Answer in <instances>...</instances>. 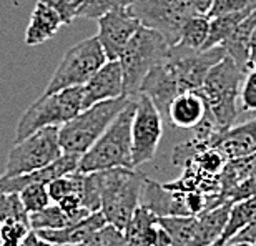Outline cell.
Masks as SVG:
<instances>
[{"label":"cell","instance_id":"cell-1","mask_svg":"<svg viewBox=\"0 0 256 246\" xmlns=\"http://www.w3.org/2000/svg\"><path fill=\"white\" fill-rule=\"evenodd\" d=\"M226 52L224 48L213 47L203 52H192L173 45L165 62L156 65L143 80L140 94L150 98L162 116H165L168 105L185 92L202 88L210 68L216 65Z\"/></svg>","mask_w":256,"mask_h":246},{"label":"cell","instance_id":"cell-2","mask_svg":"<svg viewBox=\"0 0 256 246\" xmlns=\"http://www.w3.org/2000/svg\"><path fill=\"white\" fill-rule=\"evenodd\" d=\"M135 100H130L124 110L110 123L105 133L88 152L80 156V173H94L112 168H133L132 162V122L135 114Z\"/></svg>","mask_w":256,"mask_h":246},{"label":"cell","instance_id":"cell-3","mask_svg":"<svg viewBox=\"0 0 256 246\" xmlns=\"http://www.w3.org/2000/svg\"><path fill=\"white\" fill-rule=\"evenodd\" d=\"M172 45L155 30L143 25L136 30L118 57L126 98L135 100L140 95L143 80L156 65L166 60Z\"/></svg>","mask_w":256,"mask_h":246},{"label":"cell","instance_id":"cell-4","mask_svg":"<svg viewBox=\"0 0 256 246\" xmlns=\"http://www.w3.org/2000/svg\"><path fill=\"white\" fill-rule=\"evenodd\" d=\"M246 72H243L232 57H224L210 68L202 85V94L208 104L210 114L216 120L222 130L233 126L238 116V100L242 95L243 80Z\"/></svg>","mask_w":256,"mask_h":246},{"label":"cell","instance_id":"cell-5","mask_svg":"<svg viewBox=\"0 0 256 246\" xmlns=\"http://www.w3.org/2000/svg\"><path fill=\"white\" fill-rule=\"evenodd\" d=\"M146 175L135 168H112L98 172L102 208L106 223L125 230L133 213L140 206L142 190Z\"/></svg>","mask_w":256,"mask_h":246},{"label":"cell","instance_id":"cell-6","mask_svg":"<svg viewBox=\"0 0 256 246\" xmlns=\"http://www.w3.org/2000/svg\"><path fill=\"white\" fill-rule=\"evenodd\" d=\"M130 100L132 98L122 96V98L100 102L82 110L75 118L60 126L58 138L62 152L76 156L88 152Z\"/></svg>","mask_w":256,"mask_h":246},{"label":"cell","instance_id":"cell-7","mask_svg":"<svg viewBox=\"0 0 256 246\" xmlns=\"http://www.w3.org/2000/svg\"><path fill=\"white\" fill-rule=\"evenodd\" d=\"M82 110H84L82 86L60 90L55 94H44L20 116L17 130H15V143L42 128L62 126L66 122L75 118Z\"/></svg>","mask_w":256,"mask_h":246},{"label":"cell","instance_id":"cell-8","mask_svg":"<svg viewBox=\"0 0 256 246\" xmlns=\"http://www.w3.org/2000/svg\"><path fill=\"white\" fill-rule=\"evenodd\" d=\"M105 62L106 55L96 35L82 40L65 52L44 94L84 86L95 75V72L104 66Z\"/></svg>","mask_w":256,"mask_h":246},{"label":"cell","instance_id":"cell-9","mask_svg":"<svg viewBox=\"0 0 256 246\" xmlns=\"http://www.w3.org/2000/svg\"><path fill=\"white\" fill-rule=\"evenodd\" d=\"M60 126H47L17 142L8 152L2 176L27 175L50 165L64 155L58 138Z\"/></svg>","mask_w":256,"mask_h":246},{"label":"cell","instance_id":"cell-10","mask_svg":"<svg viewBox=\"0 0 256 246\" xmlns=\"http://www.w3.org/2000/svg\"><path fill=\"white\" fill-rule=\"evenodd\" d=\"M128 12L143 27L160 34L172 47L180 40L186 20L194 15L185 0H138Z\"/></svg>","mask_w":256,"mask_h":246},{"label":"cell","instance_id":"cell-11","mask_svg":"<svg viewBox=\"0 0 256 246\" xmlns=\"http://www.w3.org/2000/svg\"><path fill=\"white\" fill-rule=\"evenodd\" d=\"M135 114L132 122V162L133 168L152 162L156 155L163 135V116L146 95L135 98Z\"/></svg>","mask_w":256,"mask_h":246},{"label":"cell","instance_id":"cell-12","mask_svg":"<svg viewBox=\"0 0 256 246\" xmlns=\"http://www.w3.org/2000/svg\"><path fill=\"white\" fill-rule=\"evenodd\" d=\"M98 34L96 38L104 48L106 60H118V57L130 42L142 24L126 8L112 10L96 18Z\"/></svg>","mask_w":256,"mask_h":246},{"label":"cell","instance_id":"cell-13","mask_svg":"<svg viewBox=\"0 0 256 246\" xmlns=\"http://www.w3.org/2000/svg\"><path fill=\"white\" fill-rule=\"evenodd\" d=\"M124 232L128 246H173L162 218L143 206L136 208Z\"/></svg>","mask_w":256,"mask_h":246},{"label":"cell","instance_id":"cell-14","mask_svg":"<svg viewBox=\"0 0 256 246\" xmlns=\"http://www.w3.org/2000/svg\"><path fill=\"white\" fill-rule=\"evenodd\" d=\"M84 88V110L100 102L125 96L124 74L118 60H106L104 66L82 86Z\"/></svg>","mask_w":256,"mask_h":246},{"label":"cell","instance_id":"cell-15","mask_svg":"<svg viewBox=\"0 0 256 246\" xmlns=\"http://www.w3.org/2000/svg\"><path fill=\"white\" fill-rule=\"evenodd\" d=\"M140 206L150 210L158 216H192L186 204V193L168 190L165 184L145 178Z\"/></svg>","mask_w":256,"mask_h":246},{"label":"cell","instance_id":"cell-16","mask_svg":"<svg viewBox=\"0 0 256 246\" xmlns=\"http://www.w3.org/2000/svg\"><path fill=\"white\" fill-rule=\"evenodd\" d=\"M78 162H80V156L64 153L58 160H55L54 163H50L47 166L40 168V170L27 173V175H18V176H10V178L0 175V188H2V192L5 193H20L27 184H32V183L48 184L50 182L57 180L60 176H65V175H68V173L76 172Z\"/></svg>","mask_w":256,"mask_h":246},{"label":"cell","instance_id":"cell-17","mask_svg":"<svg viewBox=\"0 0 256 246\" xmlns=\"http://www.w3.org/2000/svg\"><path fill=\"white\" fill-rule=\"evenodd\" d=\"M208 114V104L204 100L202 90H192L178 95L175 100L168 105L165 118L173 128L182 130H193L203 122Z\"/></svg>","mask_w":256,"mask_h":246},{"label":"cell","instance_id":"cell-18","mask_svg":"<svg viewBox=\"0 0 256 246\" xmlns=\"http://www.w3.org/2000/svg\"><path fill=\"white\" fill-rule=\"evenodd\" d=\"M213 148H216L226 162L256 153V116L223 132Z\"/></svg>","mask_w":256,"mask_h":246},{"label":"cell","instance_id":"cell-19","mask_svg":"<svg viewBox=\"0 0 256 246\" xmlns=\"http://www.w3.org/2000/svg\"><path fill=\"white\" fill-rule=\"evenodd\" d=\"M106 224V218L102 212H95L88 214L86 218L80 220L70 226L62 228V230H42L37 232L44 240H47L52 244H60V246H80L85 244L88 240L94 236L102 226Z\"/></svg>","mask_w":256,"mask_h":246},{"label":"cell","instance_id":"cell-20","mask_svg":"<svg viewBox=\"0 0 256 246\" xmlns=\"http://www.w3.org/2000/svg\"><path fill=\"white\" fill-rule=\"evenodd\" d=\"M62 25L64 22L60 15L44 0H38L32 10V15H30L27 30H25V45L34 47V45L47 42L58 32Z\"/></svg>","mask_w":256,"mask_h":246},{"label":"cell","instance_id":"cell-21","mask_svg":"<svg viewBox=\"0 0 256 246\" xmlns=\"http://www.w3.org/2000/svg\"><path fill=\"white\" fill-rule=\"evenodd\" d=\"M254 28H256V8L252 10V14L234 28V32L222 45L228 57H232L236 62L240 68L246 72V74L252 70V66H250V42H252V35L254 32Z\"/></svg>","mask_w":256,"mask_h":246},{"label":"cell","instance_id":"cell-22","mask_svg":"<svg viewBox=\"0 0 256 246\" xmlns=\"http://www.w3.org/2000/svg\"><path fill=\"white\" fill-rule=\"evenodd\" d=\"M256 173V153L246 156H240L234 160H228L224 165L222 175V194L226 200H232L233 192L244 180H248L250 176Z\"/></svg>","mask_w":256,"mask_h":246},{"label":"cell","instance_id":"cell-23","mask_svg":"<svg viewBox=\"0 0 256 246\" xmlns=\"http://www.w3.org/2000/svg\"><path fill=\"white\" fill-rule=\"evenodd\" d=\"M232 204H233V202L228 200V202L218 204V206L210 208L206 212L196 214L204 246H210L214 242H218V240H222L224 228H226L228 218H230Z\"/></svg>","mask_w":256,"mask_h":246},{"label":"cell","instance_id":"cell-24","mask_svg":"<svg viewBox=\"0 0 256 246\" xmlns=\"http://www.w3.org/2000/svg\"><path fill=\"white\" fill-rule=\"evenodd\" d=\"M162 222L170 233L173 246H204L196 216H163Z\"/></svg>","mask_w":256,"mask_h":246},{"label":"cell","instance_id":"cell-25","mask_svg":"<svg viewBox=\"0 0 256 246\" xmlns=\"http://www.w3.org/2000/svg\"><path fill=\"white\" fill-rule=\"evenodd\" d=\"M253 8H256V7H253ZM253 8L243 10V12L226 14V15H220V17L210 18V34H208L206 44H204L203 50H208V48L220 47V45H223L224 40H226L230 35L234 32V28H236L238 25L242 24L250 14H252Z\"/></svg>","mask_w":256,"mask_h":246},{"label":"cell","instance_id":"cell-26","mask_svg":"<svg viewBox=\"0 0 256 246\" xmlns=\"http://www.w3.org/2000/svg\"><path fill=\"white\" fill-rule=\"evenodd\" d=\"M254 218H256V196L233 202L232 210H230L226 228H224L222 240L224 243H228L234 234H238L244 226H248Z\"/></svg>","mask_w":256,"mask_h":246},{"label":"cell","instance_id":"cell-27","mask_svg":"<svg viewBox=\"0 0 256 246\" xmlns=\"http://www.w3.org/2000/svg\"><path fill=\"white\" fill-rule=\"evenodd\" d=\"M210 34V17L208 15H193L183 25L182 37L178 40V47L192 50V52H203Z\"/></svg>","mask_w":256,"mask_h":246},{"label":"cell","instance_id":"cell-28","mask_svg":"<svg viewBox=\"0 0 256 246\" xmlns=\"http://www.w3.org/2000/svg\"><path fill=\"white\" fill-rule=\"evenodd\" d=\"M28 223L34 232H42V230H62L76 223L75 218L66 214L57 203H50L47 208L40 210L37 213L28 214Z\"/></svg>","mask_w":256,"mask_h":246},{"label":"cell","instance_id":"cell-29","mask_svg":"<svg viewBox=\"0 0 256 246\" xmlns=\"http://www.w3.org/2000/svg\"><path fill=\"white\" fill-rule=\"evenodd\" d=\"M20 196V202H22L25 212L28 214L32 213H37L40 210L47 208L50 203V196H48V192H47V184H42V183H32V184H27L22 192L18 193Z\"/></svg>","mask_w":256,"mask_h":246},{"label":"cell","instance_id":"cell-30","mask_svg":"<svg viewBox=\"0 0 256 246\" xmlns=\"http://www.w3.org/2000/svg\"><path fill=\"white\" fill-rule=\"evenodd\" d=\"M135 2H138V0H85L78 17L96 20L104 14L112 12V10H128Z\"/></svg>","mask_w":256,"mask_h":246},{"label":"cell","instance_id":"cell-31","mask_svg":"<svg viewBox=\"0 0 256 246\" xmlns=\"http://www.w3.org/2000/svg\"><path fill=\"white\" fill-rule=\"evenodd\" d=\"M85 246H128V243L124 230L106 223L105 226L94 233V236L85 243Z\"/></svg>","mask_w":256,"mask_h":246},{"label":"cell","instance_id":"cell-32","mask_svg":"<svg viewBox=\"0 0 256 246\" xmlns=\"http://www.w3.org/2000/svg\"><path fill=\"white\" fill-rule=\"evenodd\" d=\"M30 224L24 222H5L0 224V246H20L30 233Z\"/></svg>","mask_w":256,"mask_h":246},{"label":"cell","instance_id":"cell-33","mask_svg":"<svg viewBox=\"0 0 256 246\" xmlns=\"http://www.w3.org/2000/svg\"><path fill=\"white\" fill-rule=\"evenodd\" d=\"M60 15L64 25H70L80 15L85 0H44Z\"/></svg>","mask_w":256,"mask_h":246},{"label":"cell","instance_id":"cell-34","mask_svg":"<svg viewBox=\"0 0 256 246\" xmlns=\"http://www.w3.org/2000/svg\"><path fill=\"white\" fill-rule=\"evenodd\" d=\"M47 192H48L50 202L52 203H58L62 198L68 196V194H74L75 193V172L50 182L47 184Z\"/></svg>","mask_w":256,"mask_h":246},{"label":"cell","instance_id":"cell-35","mask_svg":"<svg viewBox=\"0 0 256 246\" xmlns=\"http://www.w3.org/2000/svg\"><path fill=\"white\" fill-rule=\"evenodd\" d=\"M256 7V0H213L212 10H210L208 17H220V15L243 12V10Z\"/></svg>","mask_w":256,"mask_h":246},{"label":"cell","instance_id":"cell-36","mask_svg":"<svg viewBox=\"0 0 256 246\" xmlns=\"http://www.w3.org/2000/svg\"><path fill=\"white\" fill-rule=\"evenodd\" d=\"M240 100H242L243 112H256V66L244 76Z\"/></svg>","mask_w":256,"mask_h":246},{"label":"cell","instance_id":"cell-37","mask_svg":"<svg viewBox=\"0 0 256 246\" xmlns=\"http://www.w3.org/2000/svg\"><path fill=\"white\" fill-rule=\"evenodd\" d=\"M256 196V173L244 180L240 186L234 190L232 194V202H238V200H244V198H252Z\"/></svg>","mask_w":256,"mask_h":246},{"label":"cell","instance_id":"cell-38","mask_svg":"<svg viewBox=\"0 0 256 246\" xmlns=\"http://www.w3.org/2000/svg\"><path fill=\"white\" fill-rule=\"evenodd\" d=\"M228 243H256V218L238 234H234Z\"/></svg>","mask_w":256,"mask_h":246},{"label":"cell","instance_id":"cell-39","mask_svg":"<svg viewBox=\"0 0 256 246\" xmlns=\"http://www.w3.org/2000/svg\"><path fill=\"white\" fill-rule=\"evenodd\" d=\"M185 2L194 15H208L213 5V0H185Z\"/></svg>","mask_w":256,"mask_h":246},{"label":"cell","instance_id":"cell-40","mask_svg":"<svg viewBox=\"0 0 256 246\" xmlns=\"http://www.w3.org/2000/svg\"><path fill=\"white\" fill-rule=\"evenodd\" d=\"M20 246H54V244L48 243L47 240H44L37 232L30 230V233L27 234V236H25V240H24Z\"/></svg>","mask_w":256,"mask_h":246},{"label":"cell","instance_id":"cell-41","mask_svg":"<svg viewBox=\"0 0 256 246\" xmlns=\"http://www.w3.org/2000/svg\"><path fill=\"white\" fill-rule=\"evenodd\" d=\"M250 66H256V28L252 35V42H250Z\"/></svg>","mask_w":256,"mask_h":246},{"label":"cell","instance_id":"cell-42","mask_svg":"<svg viewBox=\"0 0 256 246\" xmlns=\"http://www.w3.org/2000/svg\"><path fill=\"white\" fill-rule=\"evenodd\" d=\"M224 246H256V243H226Z\"/></svg>","mask_w":256,"mask_h":246},{"label":"cell","instance_id":"cell-43","mask_svg":"<svg viewBox=\"0 0 256 246\" xmlns=\"http://www.w3.org/2000/svg\"><path fill=\"white\" fill-rule=\"evenodd\" d=\"M224 244H226V243H224L223 240H218V242H214L213 244H210V246H224Z\"/></svg>","mask_w":256,"mask_h":246},{"label":"cell","instance_id":"cell-44","mask_svg":"<svg viewBox=\"0 0 256 246\" xmlns=\"http://www.w3.org/2000/svg\"><path fill=\"white\" fill-rule=\"evenodd\" d=\"M80 246H85V244H80Z\"/></svg>","mask_w":256,"mask_h":246},{"label":"cell","instance_id":"cell-45","mask_svg":"<svg viewBox=\"0 0 256 246\" xmlns=\"http://www.w3.org/2000/svg\"><path fill=\"white\" fill-rule=\"evenodd\" d=\"M0 224H2V223H0Z\"/></svg>","mask_w":256,"mask_h":246}]
</instances>
